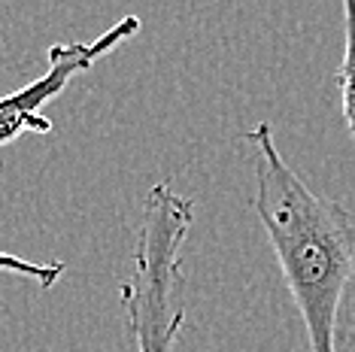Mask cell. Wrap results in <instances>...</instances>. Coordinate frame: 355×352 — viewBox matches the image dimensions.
Here are the masks:
<instances>
[{
	"mask_svg": "<svg viewBox=\"0 0 355 352\" xmlns=\"http://www.w3.org/2000/svg\"><path fill=\"white\" fill-rule=\"evenodd\" d=\"M243 140L252 146V210L304 319L310 352H337L340 307L355 274V219L297 176L277 149L270 122H258Z\"/></svg>",
	"mask_w": 355,
	"mask_h": 352,
	"instance_id": "obj_1",
	"label": "cell"
},
{
	"mask_svg": "<svg viewBox=\"0 0 355 352\" xmlns=\"http://www.w3.org/2000/svg\"><path fill=\"white\" fill-rule=\"evenodd\" d=\"M195 225V204L171 186H152L134 240V270L119 285L137 352H173L185 325L182 243Z\"/></svg>",
	"mask_w": 355,
	"mask_h": 352,
	"instance_id": "obj_2",
	"label": "cell"
},
{
	"mask_svg": "<svg viewBox=\"0 0 355 352\" xmlns=\"http://www.w3.org/2000/svg\"><path fill=\"white\" fill-rule=\"evenodd\" d=\"M137 30H140V19L137 15H125L107 28L101 37L88 39V43H55L49 46V70L31 85L19 88V91L6 94L0 100V143L10 146L21 134H49L52 122L43 116V107L55 100L70 79L92 70L101 58L116 52L122 43H128Z\"/></svg>",
	"mask_w": 355,
	"mask_h": 352,
	"instance_id": "obj_3",
	"label": "cell"
},
{
	"mask_svg": "<svg viewBox=\"0 0 355 352\" xmlns=\"http://www.w3.org/2000/svg\"><path fill=\"white\" fill-rule=\"evenodd\" d=\"M337 91L343 122L355 140V0L343 3V58L337 67Z\"/></svg>",
	"mask_w": 355,
	"mask_h": 352,
	"instance_id": "obj_4",
	"label": "cell"
},
{
	"mask_svg": "<svg viewBox=\"0 0 355 352\" xmlns=\"http://www.w3.org/2000/svg\"><path fill=\"white\" fill-rule=\"evenodd\" d=\"M3 270H12V274H21L28 279H37L43 289L55 285L64 274V264L61 261H52V264H40V261H25V258H15V255H3Z\"/></svg>",
	"mask_w": 355,
	"mask_h": 352,
	"instance_id": "obj_5",
	"label": "cell"
}]
</instances>
